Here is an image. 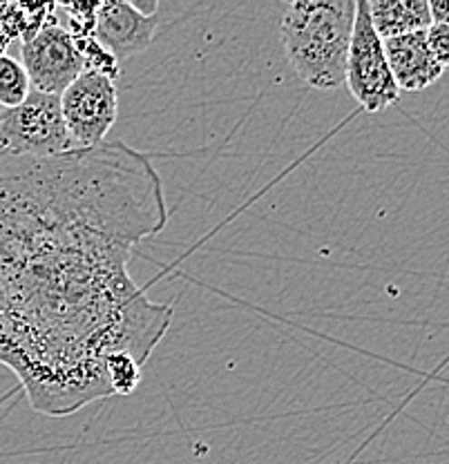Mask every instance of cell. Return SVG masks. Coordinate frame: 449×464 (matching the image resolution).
Listing matches in <instances>:
<instances>
[{"label": "cell", "instance_id": "obj_10", "mask_svg": "<svg viewBox=\"0 0 449 464\" xmlns=\"http://www.w3.org/2000/svg\"><path fill=\"white\" fill-rule=\"evenodd\" d=\"M30 92V79H27L21 61L5 54L0 56V108H16L27 99Z\"/></svg>", "mask_w": 449, "mask_h": 464}, {"label": "cell", "instance_id": "obj_6", "mask_svg": "<svg viewBox=\"0 0 449 464\" xmlns=\"http://www.w3.org/2000/svg\"><path fill=\"white\" fill-rule=\"evenodd\" d=\"M21 65L32 90L61 96L85 72V58L67 29L45 25L25 36Z\"/></svg>", "mask_w": 449, "mask_h": 464}, {"label": "cell", "instance_id": "obj_4", "mask_svg": "<svg viewBox=\"0 0 449 464\" xmlns=\"http://www.w3.org/2000/svg\"><path fill=\"white\" fill-rule=\"evenodd\" d=\"M0 148L23 157H54L76 150L61 112V96L32 90L21 105L0 110Z\"/></svg>", "mask_w": 449, "mask_h": 464}, {"label": "cell", "instance_id": "obj_5", "mask_svg": "<svg viewBox=\"0 0 449 464\" xmlns=\"http://www.w3.org/2000/svg\"><path fill=\"white\" fill-rule=\"evenodd\" d=\"M61 112L74 148H96L117 121L119 96L114 81L96 70H85L61 94Z\"/></svg>", "mask_w": 449, "mask_h": 464}, {"label": "cell", "instance_id": "obj_8", "mask_svg": "<svg viewBox=\"0 0 449 464\" xmlns=\"http://www.w3.org/2000/svg\"><path fill=\"white\" fill-rule=\"evenodd\" d=\"M385 43V54L391 76L400 92H423L443 76L441 63L436 61L427 45L425 32L405 34Z\"/></svg>", "mask_w": 449, "mask_h": 464}, {"label": "cell", "instance_id": "obj_12", "mask_svg": "<svg viewBox=\"0 0 449 464\" xmlns=\"http://www.w3.org/2000/svg\"><path fill=\"white\" fill-rule=\"evenodd\" d=\"M425 36H427V45L432 50L434 58L441 63V67L445 70L449 65V25H441V23H432L425 29Z\"/></svg>", "mask_w": 449, "mask_h": 464}, {"label": "cell", "instance_id": "obj_7", "mask_svg": "<svg viewBox=\"0 0 449 464\" xmlns=\"http://www.w3.org/2000/svg\"><path fill=\"white\" fill-rule=\"evenodd\" d=\"M157 27V16H143L132 7V3L112 0L96 5L92 38L119 63L146 52Z\"/></svg>", "mask_w": 449, "mask_h": 464}, {"label": "cell", "instance_id": "obj_3", "mask_svg": "<svg viewBox=\"0 0 449 464\" xmlns=\"http://www.w3.org/2000/svg\"><path fill=\"white\" fill-rule=\"evenodd\" d=\"M345 83L365 112H385L398 103L400 90L391 76L383 38L369 16V0H356V21L347 56Z\"/></svg>", "mask_w": 449, "mask_h": 464}, {"label": "cell", "instance_id": "obj_11", "mask_svg": "<svg viewBox=\"0 0 449 464\" xmlns=\"http://www.w3.org/2000/svg\"><path fill=\"white\" fill-rule=\"evenodd\" d=\"M143 366L128 353H112L105 357V375L112 395H132L142 384Z\"/></svg>", "mask_w": 449, "mask_h": 464}, {"label": "cell", "instance_id": "obj_2", "mask_svg": "<svg viewBox=\"0 0 449 464\" xmlns=\"http://www.w3.org/2000/svg\"><path fill=\"white\" fill-rule=\"evenodd\" d=\"M356 21L354 0H296L279 25L284 54L299 79L316 90L345 85Z\"/></svg>", "mask_w": 449, "mask_h": 464}, {"label": "cell", "instance_id": "obj_9", "mask_svg": "<svg viewBox=\"0 0 449 464\" xmlns=\"http://www.w3.org/2000/svg\"><path fill=\"white\" fill-rule=\"evenodd\" d=\"M369 16L383 41L425 32L432 25L427 0H371Z\"/></svg>", "mask_w": 449, "mask_h": 464}, {"label": "cell", "instance_id": "obj_1", "mask_svg": "<svg viewBox=\"0 0 449 464\" xmlns=\"http://www.w3.org/2000/svg\"><path fill=\"white\" fill-rule=\"evenodd\" d=\"M166 224L161 179L130 145L54 157L0 148V364L36 413L63 418L110 398L105 357L143 366L163 340L175 311L128 266Z\"/></svg>", "mask_w": 449, "mask_h": 464}, {"label": "cell", "instance_id": "obj_13", "mask_svg": "<svg viewBox=\"0 0 449 464\" xmlns=\"http://www.w3.org/2000/svg\"><path fill=\"white\" fill-rule=\"evenodd\" d=\"M429 14H432V23L449 25V0H432L429 3Z\"/></svg>", "mask_w": 449, "mask_h": 464}]
</instances>
